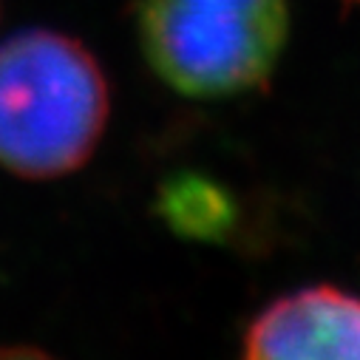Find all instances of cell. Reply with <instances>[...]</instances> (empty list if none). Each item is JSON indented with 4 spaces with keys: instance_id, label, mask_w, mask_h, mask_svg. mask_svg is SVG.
I'll list each match as a JSON object with an SVG mask.
<instances>
[{
    "instance_id": "1",
    "label": "cell",
    "mask_w": 360,
    "mask_h": 360,
    "mask_svg": "<svg viewBox=\"0 0 360 360\" xmlns=\"http://www.w3.org/2000/svg\"><path fill=\"white\" fill-rule=\"evenodd\" d=\"M108 120V85L77 40L29 29L0 46V165L57 179L91 159Z\"/></svg>"
},
{
    "instance_id": "2",
    "label": "cell",
    "mask_w": 360,
    "mask_h": 360,
    "mask_svg": "<svg viewBox=\"0 0 360 360\" xmlns=\"http://www.w3.org/2000/svg\"><path fill=\"white\" fill-rule=\"evenodd\" d=\"M139 37L176 91L227 97L261 85L287 40L284 0H142Z\"/></svg>"
},
{
    "instance_id": "3",
    "label": "cell",
    "mask_w": 360,
    "mask_h": 360,
    "mask_svg": "<svg viewBox=\"0 0 360 360\" xmlns=\"http://www.w3.org/2000/svg\"><path fill=\"white\" fill-rule=\"evenodd\" d=\"M250 360H360V298L309 287L269 304L244 335Z\"/></svg>"
},
{
    "instance_id": "4",
    "label": "cell",
    "mask_w": 360,
    "mask_h": 360,
    "mask_svg": "<svg viewBox=\"0 0 360 360\" xmlns=\"http://www.w3.org/2000/svg\"><path fill=\"white\" fill-rule=\"evenodd\" d=\"M354 4H360V0H354Z\"/></svg>"
}]
</instances>
